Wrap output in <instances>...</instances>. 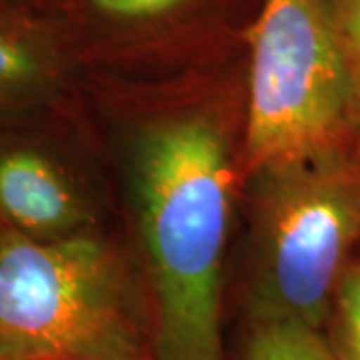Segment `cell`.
<instances>
[{
    "label": "cell",
    "instance_id": "obj_1",
    "mask_svg": "<svg viewBox=\"0 0 360 360\" xmlns=\"http://www.w3.org/2000/svg\"><path fill=\"white\" fill-rule=\"evenodd\" d=\"M132 182L155 292L153 360H226L220 322L232 167L219 120L179 110L148 122Z\"/></svg>",
    "mask_w": 360,
    "mask_h": 360
},
{
    "label": "cell",
    "instance_id": "obj_2",
    "mask_svg": "<svg viewBox=\"0 0 360 360\" xmlns=\"http://www.w3.org/2000/svg\"><path fill=\"white\" fill-rule=\"evenodd\" d=\"M250 176L252 324L321 333L360 240V150L350 144Z\"/></svg>",
    "mask_w": 360,
    "mask_h": 360
},
{
    "label": "cell",
    "instance_id": "obj_3",
    "mask_svg": "<svg viewBox=\"0 0 360 360\" xmlns=\"http://www.w3.org/2000/svg\"><path fill=\"white\" fill-rule=\"evenodd\" d=\"M0 360H153L115 250L0 231Z\"/></svg>",
    "mask_w": 360,
    "mask_h": 360
},
{
    "label": "cell",
    "instance_id": "obj_4",
    "mask_svg": "<svg viewBox=\"0 0 360 360\" xmlns=\"http://www.w3.org/2000/svg\"><path fill=\"white\" fill-rule=\"evenodd\" d=\"M243 42L248 174L354 144L328 0H262Z\"/></svg>",
    "mask_w": 360,
    "mask_h": 360
},
{
    "label": "cell",
    "instance_id": "obj_5",
    "mask_svg": "<svg viewBox=\"0 0 360 360\" xmlns=\"http://www.w3.org/2000/svg\"><path fill=\"white\" fill-rule=\"evenodd\" d=\"M80 63L65 22L20 0H0V115L49 103Z\"/></svg>",
    "mask_w": 360,
    "mask_h": 360
},
{
    "label": "cell",
    "instance_id": "obj_6",
    "mask_svg": "<svg viewBox=\"0 0 360 360\" xmlns=\"http://www.w3.org/2000/svg\"><path fill=\"white\" fill-rule=\"evenodd\" d=\"M0 219L4 231L32 240L84 232L89 208L63 167L32 146L0 150Z\"/></svg>",
    "mask_w": 360,
    "mask_h": 360
},
{
    "label": "cell",
    "instance_id": "obj_7",
    "mask_svg": "<svg viewBox=\"0 0 360 360\" xmlns=\"http://www.w3.org/2000/svg\"><path fill=\"white\" fill-rule=\"evenodd\" d=\"M236 0H70L65 22L70 40L82 30H98L101 42L168 39L167 30L194 26L200 13H212Z\"/></svg>",
    "mask_w": 360,
    "mask_h": 360
},
{
    "label": "cell",
    "instance_id": "obj_8",
    "mask_svg": "<svg viewBox=\"0 0 360 360\" xmlns=\"http://www.w3.org/2000/svg\"><path fill=\"white\" fill-rule=\"evenodd\" d=\"M245 360H338L321 333L298 324H252Z\"/></svg>",
    "mask_w": 360,
    "mask_h": 360
},
{
    "label": "cell",
    "instance_id": "obj_9",
    "mask_svg": "<svg viewBox=\"0 0 360 360\" xmlns=\"http://www.w3.org/2000/svg\"><path fill=\"white\" fill-rule=\"evenodd\" d=\"M350 84L352 142L360 150V0H328Z\"/></svg>",
    "mask_w": 360,
    "mask_h": 360
},
{
    "label": "cell",
    "instance_id": "obj_10",
    "mask_svg": "<svg viewBox=\"0 0 360 360\" xmlns=\"http://www.w3.org/2000/svg\"><path fill=\"white\" fill-rule=\"evenodd\" d=\"M335 338L328 342L338 360H360V262L345 270L336 288Z\"/></svg>",
    "mask_w": 360,
    "mask_h": 360
},
{
    "label": "cell",
    "instance_id": "obj_11",
    "mask_svg": "<svg viewBox=\"0 0 360 360\" xmlns=\"http://www.w3.org/2000/svg\"><path fill=\"white\" fill-rule=\"evenodd\" d=\"M20 2H26V4H34V6H40L42 0H20Z\"/></svg>",
    "mask_w": 360,
    "mask_h": 360
}]
</instances>
